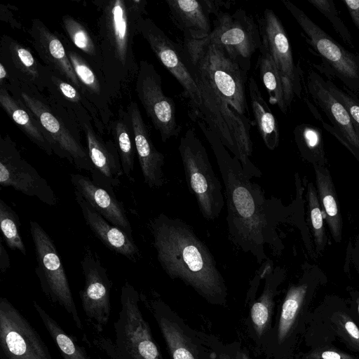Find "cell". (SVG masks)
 Wrapping results in <instances>:
<instances>
[{
	"instance_id": "cell-19",
	"label": "cell",
	"mask_w": 359,
	"mask_h": 359,
	"mask_svg": "<svg viewBox=\"0 0 359 359\" xmlns=\"http://www.w3.org/2000/svg\"><path fill=\"white\" fill-rule=\"evenodd\" d=\"M309 93L327 115L332 126L323 122L324 128L334 135L354 154L359 156V137L344 106L330 91L325 80L310 72L307 77Z\"/></svg>"
},
{
	"instance_id": "cell-23",
	"label": "cell",
	"mask_w": 359,
	"mask_h": 359,
	"mask_svg": "<svg viewBox=\"0 0 359 359\" xmlns=\"http://www.w3.org/2000/svg\"><path fill=\"white\" fill-rule=\"evenodd\" d=\"M173 22L184 36L204 39L211 33L210 15H216L223 1L210 0H165Z\"/></svg>"
},
{
	"instance_id": "cell-17",
	"label": "cell",
	"mask_w": 359,
	"mask_h": 359,
	"mask_svg": "<svg viewBox=\"0 0 359 359\" xmlns=\"http://www.w3.org/2000/svg\"><path fill=\"white\" fill-rule=\"evenodd\" d=\"M139 32L160 62L183 88L193 108L192 114L198 113L202 104L201 94L186 64L182 46L171 40L149 18H142Z\"/></svg>"
},
{
	"instance_id": "cell-9",
	"label": "cell",
	"mask_w": 359,
	"mask_h": 359,
	"mask_svg": "<svg viewBox=\"0 0 359 359\" xmlns=\"http://www.w3.org/2000/svg\"><path fill=\"white\" fill-rule=\"evenodd\" d=\"M215 15L208 36L210 41L221 47L248 74L251 57L262 45L259 25L243 9L236 10L232 14L219 11Z\"/></svg>"
},
{
	"instance_id": "cell-8",
	"label": "cell",
	"mask_w": 359,
	"mask_h": 359,
	"mask_svg": "<svg viewBox=\"0 0 359 359\" xmlns=\"http://www.w3.org/2000/svg\"><path fill=\"white\" fill-rule=\"evenodd\" d=\"M29 225L37 263L35 273L43 293L51 303L62 307L76 327L83 330L68 278L53 239L36 221H30Z\"/></svg>"
},
{
	"instance_id": "cell-16",
	"label": "cell",
	"mask_w": 359,
	"mask_h": 359,
	"mask_svg": "<svg viewBox=\"0 0 359 359\" xmlns=\"http://www.w3.org/2000/svg\"><path fill=\"white\" fill-rule=\"evenodd\" d=\"M262 43L267 48L280 76L285 104L290 108L294 96L300 97V72L295 65L284 27L273 10L266 8L259 20Z\"/></svg>"
},
{
	"instance_id": "cell-27",
	"label": "cell",
	"mask_w": 359,
	"mask_h": 359,
	"mask_svg": "<svg viewBox=\"0 0 359 359\" xmlns=\"http://www.w3.org/2000/svg\"><path fill=\"white\" fill-rule=\"evenodd\" d=\"M46 91L50 100L65 108L85 107L97 130L100 134H104L107 132L95 107L74 86L52 72L50 73Z\"/></svg>"
},
{
	"instance_id": "cell-4",
	"label": "cell",
	"mask_w": 359,
	"mask_h": 359,
	"mask_svg": "<svg viewBox=\"0 0 359 359\" xmlns=\"http://www.w3.org/2000/svg\"><path fill=\"white\" fill-rule=\"evenodd\" d=\"M4 86L22 101L39 122L49 140L53 154L67 160L80 170L90 173L93 171L87 149L81 142V128L70 109L24 84Z\"/></svg>"
},
{
	"instance_id": "cell-29",
	"label": "cell",
	"mask_w": 359,
	"mask_h": 359,
	"mask_svg": "<svg viewBox=\"0 0 359 359\" xmlns=\"http://www.w3.org/2000/svg\"><path fill=\"white\" fill-rule=\"evenodd\" d=\"M118 149L123 175L132 180L136 152L133 128L127 110L120 107L109 129Z\"/></svg>"
},
{
	"instance_id": "cell-43",
	"label": "cell",
	"mask_w": 359,
	"mask_h": 359,
	"mask_svg": "<svg viewBox=\"0 0 359 359\" xmlns=\"http://www.w3.org/2000/svg\"><path fill=\"white\" fill-rule=\"evenodd\" d=\"M343 2L348 10L352 21L359 30V0H344Z\"/></svg>"
},
{
	"instance_id": "cell-26",
	"label": "cell",
	"mask_w": 359,
	"mask_h": 359,
	"mask_svg": "<svg viewBox=\"0 0 359 359\" xmlns=\"http://www.w3.org/2000/svg\"><path fill=\"white\" fill-rule=\"evenodd\" d=\"M0 104L18 128L38 147L48 156L53 154L49 140L35 116L22 101L11 94L5 86H0Z\"/></svg>"
},
{
	"instance_id": "cell-25",
	"label": "cell",
	"mask_w": 359,
	"mask_h": 359,
	"mask_svg": "<svg viewBox=\"0 0 359 359\" xmlns=\"http://www.w3.org/2000/svg\"><path fill=\"white\" fill-rule=\"evenodd\" d=\"M70 180L86 202L111 224L132 236V227L123 202L114 194L98 186L91 178L81 174H70Z\"/></svg>"
},
{
	"instance_id": "cell-11",
	"label": "cell",
	"mask_w": 359,
	"mask_h": 359,
	"mask_svg": "<svg viewBox=\"0 0 359 359\" xmlns=\"http://www.w3.org/2000/svg\"><path fill=\"white\" fill-rule=\"evenodd\" d=\"M0 358L53 359L37 330L6 297L0 299Z\"/></svg>"
},
{
	"instance_id": "cell-45",
	"label": "cell",
	"mask_w": 359,
	"mask_h": 359,
	"mask_svg": "<svg viewBox=\"0 0 359 359\" xmlns=\"http://www.w3.org/2000/svg\"><path fill=\"white\" fill-rule=\"evenodd\" d=\"M321 359H347L344 358L340 353L333 351H325L320 354Z\"/></svg>"
},
{
	"instance_id": "cell-34",
	"label": "cell",
	"mask_w": 359,
	"mask_h": 359,
	"mask_svg": "<svg viewBox=\"0 0 359 359\" xmlns=\"http://www.w3.org/2000/svg\"><path fill=\"white\" fill-rule=\"evenodd\" d=\"M316 183L323 210L332 236L336 242L341 238L342 222L333 183L328 170L314 165Z\"/></svg>"
},
{
	"instance_id": "cell-12",
	"label": "cell",
	"mask_w": 359,
	"mask_h": 359,
	"mask_svg": "<svg viewBox=\"0 0 359 359\" xmlns=\"http://www.w3.org/2000/svg\"><path fill=\"white\" fill-rule=\"evenodd\" d=\"M135 89L161 140L165 142L171 137H177L182 128L177 121L174 101L164 94L161 77L154 65L147 60L139 62Z\"/></svg>"
},
{
	"instance_id": "cell-41",
	"label": "cell",
	"mask_w": 359,
	"mask_h": 359,
	"mask_svg": "<svg viewBox=\"0 0 359 359\" xmlns=\"http://www.w3.org/2000/svg\"><path fill=\"white\" fill-rule=\"evenodd\" d=\"M309 207L313 235L318 248L324 244L325 231L321 208L313 184L308 185Z\"/></svg>"
},
{
	"instance_id": "cell-22",
	"label": "cell",
	"mask_w": 359,
	"mask_h": 359,
	"mask_svg": "<svg viewBox=\"0 0 359 359\" xmlns=\"http://www.w3.org/2000/svg\"><path fill=\"white\" fill-rule=\"evenodd\" d=\"M29 35L33 47L43 65L81 93V84L68 58L65 45L57 34L41 20L34 19Z\"/></svg>"
},
{
	"instance_id": "cell-15",
	"label": "cell",
	"mask_w": 359,
	"mask_h": 359,
	"mask_svg": "<svg viewBox=\"0 0 359 359\" xmlns=\"http://www.w3.org/2000/svg\"><path fill=\"white\" fill-rule=\"evenodd\" d=\"M84 250L81 261L84 286L79 296L87 320L100 333L109 320L112 282L98 255L88 245Z\"/></svg>"
},
{
	"instance_id": "cell-6",
	"label": "cell",
	"mask_w": 359,
	"mask_h": 359,
	"mask_svg": "<svg viewBox=\"0 0 359 359\" xmlns=\"http://www.w3.org/2000/svg\"><path fill=\"white\" fill-rule=\"evenodd\" d=\"M182 51L184 59L202 71L212 88L231 107L241 114H248L247 73L221 47L210 41L209 36L201 39L184 36Z\"/></svg>"
},
{
	"instance_id": "cell-46",
	"label": "cell",
	"mask_w": 359,
	"mask_h": 359,
	"mask_svg": "<svg viewBox=\"0 0 359 359\" xmlns=\"http://www.w3.org/2000/svg\"><path fill=\"white\" fill-rule=\"evenodd\" d=\"M9 74L4 65L0 62V85L6 83L8 80Z\"/></svg>"
},
{
	"instance_id": "cell-10",
	"label": "cell",
	"mask_w": 359,
	"mask_h": 359,
	"mask_svg": "<svg viewBox=\"0 0 359 359\" xmlns=\"http://www.w3.org/2000/svg\"><path fill=\"white\" fill-rule=\"evenodd\" d=\"M282 2L332 73L350 91L359 93V55L345 49L293 3Z\"/></svg>"
},
{
	"instance_id": "cell-32",
	"label": "cell",
	"mask_w": 359,
	"mask_h": 359,
	"mask_svg": "<svg viewBox=\"0 0 359 359\" xmlns=\"http://www.w3.org/2000/svg\"><path fill=\"white\" fill-rule=\"evenodd\" d=\"M266 264L264 287L261 296L252 304L250 311L253 327L259 337L263 335L271 321L276 280L279 273L278 268L273 269V262L269 258L266 260Z\"/></svg>"
},
{
	"instance_id": "cell-30",
	"label": "cell",
	"mask_w": 359,
	"mask_h": 359,
	"mask_svg": "<svg viewBox=\"0 0 359 359\" xmlns=\"http://www.w3.org/2000/svg\"><path fill=\"white\" fill-rule=\"evenodd\" d=\"M140 299L149 307L155 316L172 359H196L187 337L172 320L163 315L158 302Z\"/></svg>"
},
{
	"instance_id": "cell-44",
	"label": "cell",
	"mask_w": 359,
	"mask_h": 359,
	"mask_svg": "<svg viewBox=\"0 0 359 359\" xmlns=\"http://www.w3.org/2000/svg\"><path fill=\"white\" fill-rule=\"evenodd\" d=\"M10 259L8 254L6 250L4 245L1 242L0 243V269L1 273L6 272V271L10 267Z\"/></svg>"
},
{
	"instance_id": "cell-36",
	"label": "cell",
	"mask_w": 359,
	"mask_h": 359,
	"mask_svg": "<svg viewBox=\"0 0 359 359\" xmlns=\"http://www.w3.org/2000/svg\"><path fill=\"white\" fill-rule=\"evenodd\" d=\"M294 137L304 158L313 162L324 161L325 151L320 128L309 123H301L294 128Z\"/></svg>"
},
{
	"instance_id": "cell-2",
	"label": "cell",
	"mask_w": 359,
	"mask_h": 359,
	"mask_svg": "<svg viewBox=\"0 0 359 359\" xmlns=\"http://www.w3.org/2000/svg\"><path fill=\"white\" fill-rule=\"evenodd\" d=\"M149 227L157 259L171 279L182 280L210 302H224L226 287L216 261L189 224L161 213Z\"/></svg>"
},
{
	"instance_id": "cell-1",
	"label": "cell",
	"mask_w": 359,
	"mask_h": 359,
	"mask_svg": "<svg viewBox=\"0 0 359 359\" xmlns=\"http://www.w3.org/2000/svg\"><path fill=\"white\" fill-rule=\"evenodd\" d=\"M195 120L213 151L222 176L229 238L262 264L269 259L266 246L278 252L276 231L280 218L278 200L267 198L262 187L251 181L241 162L229 154L219 137L203 120Z\"/></svg>"
},
{
	"instance_id": "cell-24",
	"label": "cell",
	"mask_w": 359,
	"mask_h": 359,
	"mask_svg": "<svg viewBox=\"0 0 359 359\" xmlns=\"http://www.w3.org/2000/svg\"><path fill=\"white\" fill-rule=\"evenodd\" d=\"M74 192L85 222L94 235L109 250L136 262L140 257V252L133 236L106 220L76 190L74 189Z\"/></svg>"
},
{
	"instance_id": "cell-49",
	"label": "cell",
	"mask_w": 359,
	"mask_h": 359,
	"mask_svg": "<svg viewBox=\"0 0 359 359\" xmlns=\"http://www.w3.org/2000/svg\"><path fill=\"white\" fill-rule=\"evenodd\" d=\"M358 311H359V299H358Z\"/></svg>"
},
{
	"instance_id": "cell-39",
	"label": "cell",
	"mask_w": 359,
	"mask_h": 359,
	"mask_svg": "<svg viewBox=\"0 0 359 359\" xmlns=\"http://www.w3.org/2000/svg\"><path fill=\"white\" fill-rule=\"evenodd\" d=\"M307 1L328 19L334 30L346 44L351 48L354 47L351 33L339 15L332 0H307Z\"/></svg>"
},
{
	"instance_id": "cell-13",
	"label": "cell",
	"mask_w": 359,
	"mask_h": 359,
	"mask_svg": "<svg viewBox=\"0 0 359 359\" xmlns=\"http://www.w3.org/2000/svg\"><path fill=\"white\" fill-rule=\"evenodd\" d=\"M0 184L55 206L57 198L45 178L22 156L9 135L0 138Z\"/></svg>"
},
{
	"instance_id": "cell-35",
	"label": "cell",
	"mask_w": 359,
	"mask_h": 359,
	"mask_svg": "<svg viewBox=\"0 0 359 359\" xmlns=\"http://www.w3.org/2000/svg\"><path fill=\"white\" fill-rule=\"evenodd\" d=\"M258 57V67L260 78L269 97V102L278 107L286 114L287 107L285 104L281 80L275 64L264 45L262 43Z\"/></svg>"
},
{
	"instance_id": "cell-33",
	"label": "cell",
	"mask_w": 359,
	"mask_h": 359,
	"mask_svg": "<svg viewBox=\"0 0 359 359\" xmlns=\"http://www.w3.org/2000/svg\"><path fill=\"white\" fill-rule=\"evenodd\" d=\"M33 306L63 359H92L86 348L35 300Z\"/></svg>"
},
{
	"instance_id": "cell-3",
	"label": "cell",
	"mask_w": 359,
	"mask_h": 359,
	"mask_svg": "<svg viewBox=\"0 0 359 359\" xmlns=\"http://www.w3.org/2000/svg\"><path fill=\"white\" fill-rule=\"evenodd\" d=\"M97 40L102 73L109 95L117 98L136 79L139 68L134 53L140 21L147 14L145 0L97 1Z\"/></svg>"
},
{
	"instance_id": "cell-5",
	"label": "cell",
	"mask_w": 359,
	"mask_h": 359,
	"mask_svg": "<svg viewBox=\"0 0 359 359\" xmlns=\"http://www.w3.org/2000/svg\"><path fill=\"white\" fill-rule=\"evenodd\" d=\"M140 294L129 282L121 289V309L114 323L115 339L97 336L94 344L110 359H163L139 303Z\"/></svg>"
},
{
	"instance_id": "cell-42",
	"label": "cell",
	"mask_w": 359,
	"mask_h": 359,
	"mask_svg": "<svg viewBox=\"0 0 359 359\" xmlns=\"http://www.w3.org/2000/svg\"><path fill=\"white\" fill-rule=\"evenodd\" d=\"M338 327L353 345L359 349V329L348 317L344 314L338 316Z\"/></svg>"
},
{
	"instance_id": "cell-48",
	"label": "cell",
	"mask_w": 359,
	"mask_h": 359,
	"mask_svg": "<svg viewBox=\"0 0 359 359\" xmlns=\"http://www.w3.org/2000/svg\"><path fill=\"white\" fill-rule=\"evenodd\" d=\"M219 359H231V358L229 355L222 353L219 355Z\"/></svg>"
},
{
	"instance_id": "cell-31",
	"label": "cell",
	"mask_w": 359,
	"mask_h": 359,
	"mask_svg": "<svg viewBox=\"0 0 359 359\" xmlns=\"http://www.w3.org/2000/svg\"><path fill=\"white\" fill-rule=\"evenodd\" d=\"M62 26L68 41L102 75V57L97 37L93 36L84 25L68 14L62 17Z\"/></svg>"
},
{
	"instance_id": "cell-14",
	"label": "cell",
	"mask_w": 359,
	"mask_h": 359,
	"mask_svg": "<svg viewBox=\"0 0 359 359\" xmlns=\"http://www.w3.org/2000/svg\"><path fill=\"white\" fill-rule=\"evenodd\" d=\"M70 110L85 134L86 149L93 165L91 180L98 186L114 194V190L121 184L123 172L114 140H105L102 137L85 107H76Z\"/></svg>"
},
{
	"instance_id": "cell-37",
	"label": "cell",
	"mask_w": 359,
	"mask_h": 359,
	"mask_svg": "<svg viewBox=\"0 0 359 359\" xmlns=\"http://www.w3.org/2000/svg\"><path fill=\"white\" fill-rule=\"evenodd\" d=\"M307 285L291 286L285 297L278 328V340L280 344L289 334L304 300Z\"/></svg>"
},
{
	"instance_id": "cell-21",
	"label": "cell",
	"mask_w": 359,
	"mask_h": 359,
	"mask_svg": "<svg viewBox=\"0 0 359 359\" xmlns=\"http://www.w3.org/2000/svg\"><path fill=\"white\" fill-rule=\"evenodd\" d=\"M126 110L130 116L135 150L144 183L151 189L160 188L165 182L163 171L164 155L155 147L137 103L130 101Z\"/></svg>"
},
{
	"instance_id": "cell-7",
	"label": "cell",
	"mask_w": 359,
	"mask_h": 359,
	"mask_svg": "<svg viewBox=\"0 0 359 359\" xmlns=\"http://www.w3.org/2000/svg\"><path fill=\"white\" fill-rule=\"evenodd\" d=\"M190 192L207 220L217 218L224 205L222 187L212 169L205 147L196 133L188 129L178 147Z\"/></svg>"
},
{
	"instance_id": "cell-40",
	"label": "cell",
	"mask_w": 359,
	"mask_h": 359,
	"mask_svg": "<svg viewBox=\"0 0 359 359\" xmlns=\"http://www.w3.org/2000/svg\"><path fill=\"white\" fill-rule=\"evenodd\" d=\"M326 84L332 94L344 106L359 137V99L350 90H344L330 80Z\"/></svg>"
},
{
	"instance_id": "cell-28",
	"label": "cell",
	"mask_w": 359,
	"mask_h": 359,
	"mask_svg": "<svg viewBox=\"0 0 359 359\" xmlns=\"http://www.w3.org/2000/svg\"><path fill=\"white\" fill-rule=\"evenodd\" d=\"M248 90L255 123L266 147L269 150H274L280 140L278 122L253 77L250 78Z\"/></svg>"
},
{
	"instance_id": "cell-38",
	"label": "cell",
	"mask_w": 359,
	"mask_h": 359,
	"mask_svg": "<svg viewBox=\"0 0 359 359\" xmlns=\"http://www.w3.org/2000/svg\"><path fill=\"white\" fill-rule=\"evenodd\" d=\"M0 227L7 246L26 255V249L20 232L17 213L3 199H0Z\"/></svg>"
},
{
	"instance_id": "cell-18",
	"label": "cell",
	"mask_w": 359,
	"mask_h": 359,
	"mask_svg": "<svg viewBox=\"0 0 359 359\" xmlns=\"http://www.w3.org/2000/svg\"><path fill=\"white\" fill-rule=\"evenodd\" d=\"M0 60L9 74L8 82L4 84L21 83L41 93L46 90L51 71L29 49L7 35L1 39Z\"/></svg>"
},
{
	"instance_id": "cell-47",
	"label": "cell",
	"mask_w": 359,
	"mask_h": 359,
	"mask_svg": "<svg viewBox=\"0 0 359 359\" xmlns=\"http://www.w3.org/2000/svg\"><path fill=\"white\" fill-rule=\"evenodd\" d=\"M236 359H250V358L246 354V353L243 351H239L236 355Z\"/></svg>"
},
{
	"instance_id": "cell-20",
	"label": "cell",
	"mask_w": 359,
	"mask_h": 359,
	"mask_svg": "<svg viewBox=\"0 0 359 359\" xmlns=\"http://www.w3.org/2000/svg\"><path fill=\"white\" fill-rule=\"evenodd\" d=\"M64 45L75 74L81 84V93L97 110L103 126L109 132L114 118L110 107L112 100L103 76L88 62L69 41L65 40Z\"/></svg>"
}]
</instances>
